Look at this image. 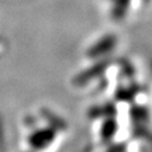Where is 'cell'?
<instances>
[{
  "mask_svg": "<svg viewBox=\"0 0 152 152\" xmlns=\"http://www.w3.org/2000/svg\"><path fill=\"white\" fill-rule=\"evenodd\" d=\"M54 139V132L52 129H41L30 137V144L35 148H43L48 146Z\"/></svg>",
  "mask_w": 152,
  "mask_h": 152,
  "instance_id": "cell-1",
  "label": "cell"
},
{
  "mask_svg": "<svg viewBox=\"0 0 152 152\" xmlns=\"http://www.w3.org/2000/svg\"><path fill=\"white\" fill-rule=\"evenodd\" d=\"M113 43H114V39H113V37H105V39H102L97 45H95L89 50V55L90 56L101 55V54L105 53L107 50H109L113 47Z\"/></svg>",
  "mask_w": 152,
  "mask_h": 152,
  "instance_id": "cell-2",
  "label": "cell"
}]
</instances>
